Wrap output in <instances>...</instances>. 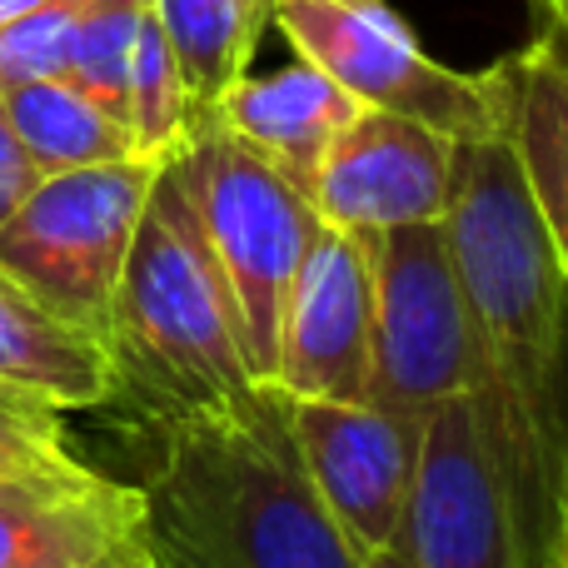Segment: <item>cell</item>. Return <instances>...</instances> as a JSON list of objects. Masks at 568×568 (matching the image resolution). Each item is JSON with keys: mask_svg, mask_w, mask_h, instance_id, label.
Returning a JSON list of instances; mask_svg holds the SVG:
<instances>
[{"mask_svg": "<svg viewBox=\"0 0 568 568\" xmlns=\"http://www.w3.org/2000/svg\"><path fill=\"white\" fill-rule=\"evenodd\" d=\"M36 185H40L36 160L26 155V145L16 140V130H10V120H6V110H0V225L16 215L20 200H26Z\"/></svg>", "mask_w": 568, "mask_h": 568, "instance_id": "obj_22", "label": "cell"}, {"mask_svg": "<svg viewBox=\"0 0 568 568\" xmlns=\"http://www.w3.org/2000/svg\"><path fill=\"white\" fill-rule=\"evenodd\" d=\"M150 0H80L75 45H70V80L100 100L105 110L125 115L130 65L145 30Z\"/></svg>", "mask_w": 568, "mask_h": 568, "instance_id": "obj_19", "label": "cell"}, {"mask_svg": "<svg viewBox=\"0 0 568 568\" xmlns=\"http://www.w3.org/2000/svg\"><path fill=\"white\" fill-rule=\"evenodd\" d=\"M270 389L294 399H369L374 389V250L320 225L280 314Z\"/></svg>", "mask_w": 568, "mask_h": 568, "instance_id": "obj_10", "label": "cell"}, {"mask_svg": "<svg viewBox=\"0 0 568 568\" xmlns=\"http://www.w3.org/2000/svg\"><path fill=\"white\" fill-rule=\"evenodd\" d=\"M544 30H549L554 45H559V50H564V60H568V36H564V30H554V26H544Z\"/></svg>", "mask_w": 568, "mask_h": 568, "instance_id": "obj_27", "label": "cell"}, {"mask_svg": "<svg viewBox=\"0 0 568 568\" xmlns=\"http://www.w3.org/2000/svg\"><path fill=\"white\" fill-rule=\"evenodd\" d=\"M364 568H414V564L404 559L399 549H374L369 559H364Z\"/></svg>", "mask_w": 568, "mask_h": 568, "instance_id": "obj_24", "label": "cell"}, {"mask_svg": "<svg viewBox=\"0 0 568 568\" xmlns=\"http://www.w3.org/2000/svg\"><path fill=\"white\" fill-rule=\"evenodd\" d=\"M275 26L364 110L419 120L449 140L504 130V70L464 75L434 60L389 0H275Z\"/></svg>", "mask_w": 568, "mask_h": 568, "instance_id": "obj_6", "label": "cell"}, {"mask_svg": "<svg viewBox=\"0 0 568 568\" xmlns=\"http://www.w3.org/2000/svg\"><path fill=\"white\" fill-rule=\"evenodd\" d=\"M80 464L65 439V409L0 379V479Z\"/></svg>", "mask_w": 568, "mask_h": 568, "instance_id": "obj_20", "label": "cell"}, {"mask_svg": "<svg viewBox=\"0 0 568 568\" xmlns=\"http://www.w3.org/2000/svg\"><path fill=\"white\" fill-rule=\"evenodd\" d=\"M374 389L399 414L484 394V344L469 294L454 270L444 220L404 225L374 240Z\"/></svg>", "mask_w": 568, "mask_h": 568, "instance_id": "obj_8", "label": "cell"}, {"mask_svg": "<svg viewBox=\"0 0 568 568\" xmlns=\"http://www.w3.org/2000/svg\"><path fill=\"white\" fill-rule=\"evenodd\" d=\"M0 379L65 414L115 399V364L100 334L65 320L16 270L0 265Z\"/></svg>", "mask_w": 568, "mask_h": 568, "instance_id": "obj_14", "label": "cell"}, {"mask_svg": "<svg viewBox=\"0 0 568 568\" xmlns=\"http://www.w3.org/2000/svg\"><path fill=\"white\" fill-rule=\"evenodd\" d=\"M549 529L554 514L529 499L489 399L434 404L394 549L414 568H539Z\"/></svg>", "mask_w": 568, "mask_h": 568, "instance_id": "obj_5", "label": "cell"}, {"mask_svg": "<svg viewBox=\"0 0 568 568\" xmlns=\"http://www.w3.org/2000/svg\"><path fill=\"white\" fill-rule=\"evenodd\" d=\"M80 0H50L0 26V90L26 80L70 75V45H75Z\"/></svg>", "mask_w": 568, "mask_h": 568, "instance_id": "obj_21", "label": "cell"}, {"mask_svg": "<svg viewBox=\"0 0 568 568\" xmlns=\"http://www.w3.org/2000/svg\"><path fill=\"white\" fill-rule=\"evenodd\" d=\"M150 10L180 60L195 120L250 75L260 40L275 26V0H150Z\"/></svg>", "mask_w": 568, "mask_h": 568, "instance_id": "obj_17", "label": "cell"}, {"mask_svg": "<svg viewBox=\"0 0 568 568\" xmlns=\"http://www.w3.org/2000/svg\"><path fill=\"white\" fill-rule=\"evenodd\" d=\"M175 160L195 195L210 250L235 294L250 374L255 384H270L284 300L324 220L314 215L310 190L294 185L215 115H200L190 125V140L175 150Z\"/></svg>", "mask_w": 568, "mask_h": 568, "instance_id": "obj_4", "label": "cell"}, {"mask_svg": "<svg viewBox=\"0 0 568 568\" xmlns=\"http://www.w3.org/2000/svg\"><path fill=\"white\" fill-rule=\"evenodd\" d=\"M454 150L459 140L434 125L364 110L310 180L314 215L369 245L389 230L444 220L454 200Z\"/></svg>", "mask_w": 568, "mask_h": 568, "instance_id": "obj_11", "label": "cell"}, {"mask_svg": "<svg viewBox=\"0 0 568 568\" xmlns=\"http://www.w3.org/2000/svg\"><path fill=\"white\" fill-rule=\"evenodd\" d=\"M504 70V130L524 165L534 200L544 210L559 260L568 270V60L544 30L509 60Z\"/></svg>", "mask_w": 568, "mask_h": 568, "instance_id": "obj_15", "label": "cell"}, {"mask_svg": "<svg viewBox=\"0 0 568 568\" xmlns=\"http://www.w3.org/2000/svg\"><path fill=\"white\" fill-rule=\"evenodd\" d=\"M155 175L160 160L150 155L40 175V185L0 225V265L16 270L65 320L110 339L120 270Z\"/></svg>", "mask_w": 568, "mask_h": 568, "instance_id": "obj_7", "label": "cell"}, {"mask_svg": "<svg viewBox=\"0 0 568 568\" xmlns=\"http://www.w3.org/2000/svg\"><path fill=\"white\" fill-rule=\"evenodd\" d=\"M90 568H150L145 549H140V534H130V539H120L115 549H105Z\"/></svg>", "mask_w": 568, "mask_h": 568, "instance_id": "obj_23", "label": "cell"}, {"mask_svg": "<svg viewBox=\"0 0 568 568\" xmlns=\"http://www.w3.org/2000/svg\"><path fill=\"white\" fill-rule=\"evenodd\" d=\"M0 110H6L10 130L26 145V155L36 160L40 175H60V170H85V165L135 155L130 120L105 110L70 75L6 85L0 90Z\"/></svg>", "mask_w": 568, "mask_h": 568, "instance_id": "obj_16", "label": "cell"}, {"mask_svg": "<svg viewBox=\"0 0 568 568\" xmlns=\"http://www.w3.org/2000/svg\"><path fill=\"white\" fill-rule=\"evenodd\" d=\"M125 120H130V135H135V155H150V160H170L190 140V125H195L185 75H180V60L170 50L165 30H160L155 10L145 16L135 65H130Z\"/></svg>", "mask_w": 568, "mask_h": 568, "instance_id": "obj_18", "label": "cell"}, {"mask_svg": "<svg viewBox=\"0 0 568 568\" xmlns=\"http://www.w3.org/2000/svg\"><path fill=\"white\" fill-rule=\"evenodd\" d=\"M135 489L150 568H364L304 479L270 384L155 424Z\"/></svg>", "mask_w": 568, "mask_h": 568, "instance_id": "obj_2", "label": "cell"}, {"mask_svg": "<svg viewBox=\"0 0 568 568\" xmlns=\"http://www.w3.org/2000/svg\"><path fill=\"white\" fill-rule=\"evenodd\" d=\"M304 479L339 519L349 544L369 559L394 549L419 469L424 419L379 399H294L270 389Z\"/></svg>", "mask_w": 568, "mask_h": 568, "instance_id": "obj_9", "label": "cell"}, {"mask_svg": "<svg viewBox=\"0 0 568 568\" xmlns=\"http://www.w3.org/2000/svg\"><path fill=\"white\" fill-rule=\"evenodd\" d=\"M539 10H544V20H549L554 30H564L568 36V0H539Z\"/></svg>", "mask_w": 568, "mask_h": 568, "instance_id": "obj_25", "label": "cell"}, {"mask_svg": "<svg viewBox=\"0 0 568 568\" xmlns=\"http://www.w3.org/2000/svg\"><path fill=\"white\" fill-rule=\"evenodd\" d=\"M444 235L479 324L489 369L484 399L529 499L554 514L568 474V270L524 180L509 130L459 140Z\"/></svg>", "mask_w": 568, "mask_h": 568, "instance_id": "obj_1", "label": "cell"}, {"mask_svg": "<svg viewBox=\"0 0 568 568\" xmlns=\"http://www.w3.org/2000/svg\"><path fill=\"white\" fill-rule=\"evenodd\" d=\"M115 399L150 424L235 404L255 389L235 294L200 225L180 160H160L110 314Z\"/></svg>", "mask_w": 568, "mask_h": 568, "instance_id": "obj_3", "label": "cell"}, {"mask_svg": "<svg viewBox=\"0 0 568 568\" xmlns=\"http://www.w3.org/2000/svg\"><path fill=\"white\" fill-rule=\"evenodd\" d=\"M140 524V489L90 464L0 479V568H90Z\"/></svg>", "mask_w": 568, "mask_h": 568, "instance_id": "obj_12", "label": "cell"}, {"mask_svg": "<svg viewBox=\"0 0 568 568\" xmlns=\"http://www.w3.org/2000/svg\"><path fill=\"white\" fill-rule=\"evenodd\" d=\"M210 115L235 130L245 145H255L294 185L310 190L324 155L364 115V105L320 65L294 55L290 65L270 70V75H245Z\"/></svg>", "mask_w": 568, "mask_h": 568, "instance_id": "obj_13", "label": "cell"}, {"mask_svg": "<svg viewBox=\"0 0 568 568\" xmlns=\"http://www.w3.org/2000/svg\"><path fill=\"white\" fill-rule=\"evenodd\" d=\"M36 6H50V0H0V26L16 20V16H26V10H36Z\"/></svg>", "mask_w": 568, "mask_h": 568, "instance_id": "obj_26", "label": "cell"}]
</instances>
